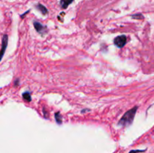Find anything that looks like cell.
I'll list each match as a JSON object with an SVG mask.
<instances>
[{
    "instance_id": "cell-1",
    "label": "cell",
    "mask_w": 154,
    "mask_h": 153,
    "mask_svg": "<svg viewBox=\"0 0 154 153\" xmlns=\"http://www.w3.org/2000/svg\"><path fill=\"white\" fill-rule=\"evenodd\" d=\"M137 110V107H135L134 108L127 111V112L123 116L121 119L120 120L119 122H118V125L120 126H129L130 125H132L133 120H134L135 116Z\"/></svg>"
},
{
    "instance_id": "cell-2",
    "label": "cell",
    "mask_w": 154,
    "mask_h": 153,
    "mask_svg": "<svg viewBox=\"0 0 154 153\" xmlns=\"http://www.w3.org/2000/svg\"><path fill=\"white\" fill-rule=\"evenodd\" d=\"M126 40L127 38L126 35H120V36H117V38H114V44L117 47L122 48L126 44Z\"/></svg>"
},
{
    "instance_id": "cell-3",
    "label": "cell",
    "mask_w": 154,
    "mask_h": 153,
    "mask_svg": "<svg viewBox=\"0 0 154 153\" xmlns=\"http://www.w3.org/2000/svg\"><path fill=\"white\" fill-rule=\"evenodd\" d=\"M34 26H35V29L38 33L40 34H44V32L47 31V27L44 25H42L41 23H40L39 22H36L35 21L34 22Z\"/></svg>"
},
{
    "instance_id": "cell-4",
    "label": "cell",
    "mask_w": 154,
    "mask_h": 153,
    "mask_svg": "<svg viewBox=\"0 0 154 153\" xmlns=\"http://www.w3.org/2000/svg\"><path fill=\"white\" fill-rule=\"evenodd\" d=\"M8 37L7 35H4L2 39V50H1V53H2V57L3 56L4 53H5V49H6L7 45H8Z\"/></svg>"
},
{
    "instance_id": "cell-5",
    "label": "cell",
    "mask_w": 154,
    "mask_h": 153,
    "mask_svg": "<svg viewBox=\"0 0 154 153\" xmlns=\"http://www.w3.org/2000/svg\"><path fill=\"white\" fill-rule=\"evenodd\" d=\"M74 0H61L60 1V5H61L62 8L63 9H66L69 7V5L73 2Z\"/></svg>"
},
{
    "instance_id": "cell-6",
    "label": "cell",
    "mask_w": 154,
    "mask_h": 153,
    "mask_svg": "<svg viewBox=\"0 0 154 153\" xmlns=\"http://www.w3.org/2000/svg\"><path fill=\"white\" fill-rule=\"evenodd\" d=\"M37 8H38L43 14H46L47 13V9L44 6V5H41V4H38V5H37Z\"/></svg>"
},
{
    "instance_id": "cell-7",
    "label": "cell",
    "mask_w": 154,
    "mask_h": 153,
    "mask_svg": "<svg viewBox=\"0 0 154 153\" xmlns=\"http://www.w3.org/2000/svg\"><path fill=\"white\" fill-rule=\"evenodd\" d=\"M55 118H56V121H57V122L58 123V124H62V116L60 112L56 113Z\"/></svg>"
},
{
    "instance_id": "cell-8",
    "label": "cell",
    "mask_w": 154,
    "mask_h": 153,
    "mask_svg": "<svg viewBox=\"0 0 154 153\" xmlns=\"http://www.w3.org/2000/svg\"><path fill=\"white\" fill-rule=\"evenodd\" d=\"M23 98L25 99V100L27 101V102H30V101L32 100L30 94H29V93H28V92L23 93Z\"/></svg>"
},
{
    "instance_id": "cell-9",
    "label": "cell",
    "mask_w": 154,
    "mask_h": 153,
    "mask_svg": "<svg viewBox=\"0 0 154 153\" xmlns=\"http://www.w3.org/2000/svg\"><path fill=\"white\" fill-rule=\"evenodd\" d=\"M132 17L134 19H138V20H141V19H143L144 17L142 14H134V15L132 16Z\"/></svg>"
},
{
    "instance_id": "cell-10",
    "label": "cell",
    "mask_w": 154,
    "mask_h": 153,
    "mask_svg": "<svg viewBox=\"0 0 154 153\" xmlns=\"http://www.w3.org/2000/svg\"><path fill=\"white\" fill-rule=\"evenodd\" d=\"M144 150H132V151L129 152V153H138L141 152H143Z\"/></svg>"
}]
</instances>
